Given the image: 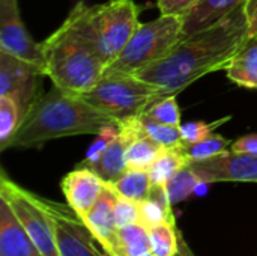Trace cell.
Instances as JSON below:
<instances>
[{
  "instance_id": "1",
  "label": "cell",
  "mask_w": 257,
  "mask_h": 256,
  "mask_svg": "<svg viewBox=\"0 0 257 256\" xmlns=\"http://www.w3.org/2000/svg\"><path fill=\"white\" fill-rule=\"evenodd\" d=\"M248 39L250 23L241 5L217 24L182 38L166 57L136 77L176 95L199 78L226 69Z\"/></svg>"
},
{
  "instance_id": "2",
  "label": "cell",
  "mask_w": 257,
  "mask_h": 256,
  "mask_svg": "<svg viewBox=\"0 0 257 256\" xmlns=\"http://www.w3.org/2000/svg\"><path fill=\"white\" fill-rule=\"evenodd\" d=\"M108 125L119 122L80 95L53 86L29 109L8 148H32L71 136H96Z\"/></svg>"
},
{
  "instance_id": "3",
  "label": "cell",
  "mask_w": 257,
  "mask_h": 256,
  "mask_svg": "<svg viewBox=\"0 0 257 256\" xmlns=\"http://www.w3.org/2000/svg\"><path fill=\"white\" fill-rule=\"evenodd\" d=\"M142 6L134 0H108L98 5L78 2L65 23L108 66L140 26Z\"/></svg>"
},
{
  "instance_id": "4",
  "label": "cell",
  "mask_w": 257,
  "mask_h": 256,
  "mask_svg": "<svg viewBox=\"0 0 257 256\" xmlns=\"http://www.w3.org/2000/svg\"><path fill=\"white\" fill-rule=\"evenodd\" d=\"M41 45L45 75L66 92L84 94L105 72L107 65L65 21Z\"/></svg>"
},
{
  "instance_id": "5",
  "label": "cell",
  "mask_w": 257,
  "mask_h": 256,
  "mask_svg": "<svg viewBox=\"0 0 257 256\" xmlns=\"http://www.w3.org/2000/svg\"><path fill=\"white\" fill-rule=\"evenodd\" d=\"M166 91L157 88L131 74L104 72L99 81L80 97L114 118L117 122L143 115L157 101L169 97Z\"/></svg>"
},
{
  "instance_id": "6",
  "label": "cell",
  "mask_w": 257,
  "mask_h": 256,
  "mask_svg": "<svg viewBox=\"0 0 257 256\" xmlns=\"http://www.w3.org/2000/svg\"><path fill=\"white\" fill-rule=\"evenodd\" d=\"M182 38L181 17L160 15L157 20L140 23L120 54L105 68V72L136 75L166 57Z\"/></svg>"
},
{
  "instance_id": "7",
  "label": "cell",
  "mask_w": 257,
  "mask_h": 256,
  "mask_svg": "<svg viewBox=\"0 0 257 256\" xmlns=\"http://www.w3.org/2000/svg\"><path fill=\"white\" fill-rule=\"evenodd\" d=\"M0 198L9 204L42 256H60L53 220L42 198L20 187L5 174L0 178Z\"/></svg>"
},
{
  "instance_id": "8",
  "label": "cell",
  "mask_w": 257,
  "mask_h": 256,
  "mask_svg": "<svg viewBox=\"0 0 257 256\" xmlns=\"http://www.w3.org/2000/svg\"><path fill=\"white\" fill-rule=\"evenodd\" d=\"M44 204L53 220L59 255L104 256L101 243L72 207L48 199Z\"/></svg>"
},
{
  "instance_id": "9",
  "label": "cell",
  "mask_w": 257,
  "mask_h": 256,
  "mask_svg": "<svg viewBox=\"0 0 257 256\" xmlns=\"http://www.w3.org/2000/svg\"><path fill=\"white\" fill-rule=\"evenodd\" d=\"M44 77H47L45 71L39 65L0 51V97L14 100L23 113V119L42 95L41 84Z\"/></svg>"
},
{
  "instance_id": "10",
  "label": "cell",
  "mask_w": 257,
  "mask_h": 256,
  "mask_svg": "<svg viewBox=\"0 0 257 256\" xmlns=\"http://www.w3.org/2000/svg\"><path fill=\"white\" fill-rule=\"evenodd\" d=\"M188 167L202 183H257V155L230 148L206 160L191 161Z\"/></svg>"
},
{
  "instance_id": "11",
  "label": "cell",
  "mask_w": 257,
  "mask_h": 256,
  "mask_svg": "<svg viewBox=\"0 0 257 256\" xmlns=\"http://www.w3.org/2000/svg\"><path fill=\"white\" fill-rule=\"evenodd\" d=\"M0 51L44 69L42 45L27 32L18 11V0H0Z\"/></svg>"
},
{
  "instance_id": "12",
  "label": "cell",
  "mask_w": 257,
  "mask_h": 256,
  "mask_svg": "<svg viewBox=\"0 0 257 256\" xmlns=\"http://www.w3.org/2000/svg\"><path fill=\"white\" fill-rule=\"evenodd\" d=\"M104 184L105 183L95 172L87 167L77 166L75 170L69 172L62 180V190L68 205L84 219L96 204Z\"/></svg>"
},
{
  "instance_id": "13",
  "label": "cell",
  "mask_w": 257,
  "mask_h": 256,
  "mask_svg": "<svg viewBox=\"0 0 257 256\" xmlns=\"http://www.w3.org/2000/svg\"><path fill=\"white\" fill-rule=\"evenodd\" d=\"M114 202H116V192L110 184L105 183L96 204L89 211V214L83 219L86 225L90 228V231L95 234L101 246L111 253H116L117 250V229H119L116 225Z\"/></svg>"
},
{
  "instance_id": "14",
  "label": "cell",
  "mask_w": 257,
  "mask_h": 256,
  "mask_svg": "<svg viewBox=\"0 0 257 256\" xmlns=\"http://www.w3.org/2000/svg\"><path fill=\"white\" fill-rule=\"evenodd\" d=\"M0 256H42L9 204L0 198Z\"/></svg>"
},
{
  "instance_id": "15",
  "label": "cell",
  "mask_w": 257,
  "mask_h": 256,
  "mask_svg": "<svg viewBox=\"0 0 257 256\" xmlns=\"http://www.w3.org/2000/svg\"><path fill=\"white\" fill-rule=\"evenodd\" d=\"M245 2L247 0H199L181 17L184 38L217 24L241 5H245Z\"/></svg>"
},
{
  "instance_id": "16",
  "label": "cell",
  "mask_w": 257,
  "mask_h": 256,
  "mask_svg": "<svg viewBox=\"0 0 257 256\" xmlns=\"http://www.w3.org/2000/svg\"><path fill=\"white\" fill-rule=\"evenodd\" d=\"M126 146L128 140H125L120 134L119 137L111 142L104 152L93 161H81L80 167H87L92 172H95L104 183L113 184L116 183L126 170Z\"/></svg>"
},
{
  "instance_id": "17",
  "label": "cell",
  "mask_w": 257,
  "mask_h": 256,
  "mask_svg": "<svg viewBox=\"0 0 257 256\" xmlns=\"http://www.w3.org/2000/svg\"><path fill=\"white\" fill-rule=\"evenodd\" d=\"M226 75L242 88L257 89V36L250 38L230 60Z\"/></svg>"
},
{
  "instance_id": "18",
  "label": "cell",
  "mask_w": 257,
  "mask_h": 256,
  "mask_svg": "<svg viewBox=\"0 0 257 256\" xmlns=\"http://www.w3.org/2000/svg\"><path fill=\"white\" fill-rule=\"evenodd\" d=\"M185 166H188V160L181 151V145L173 148H164L148 170L152 186L166 187L167 183Z\"/></svg>"
},
{
  "instance_id": "19",
  "label": "cell",
  "mask_w": 257,
  "mask_h": 256,
  "mask_svg": "<svg viewBox=\"0 0 257 256\" xmlns=\"http://www.w3.org/2000/svg\"><path fill=\"white\" fill-rule=\"evenodd\" d=\"M111 253V252H110ZM116 256H154L149 229L143 225H131L117 229Z\"/></svg>"
},
{
  "instance_id": "20",
  "label": "cell",
  "mask_w": 257,
  "mask_h": 256,
  "mask_svg": "<svg viewBox=\"0 0 257 256\" xmlns=\"http://www.w3.org/2000/svg\"><path fill=\"white\" fill-rule=\"evenodd\" d=\"M163 149L164 146L155 142L148 134H143L131 140L126 146V154H125L128 169L149 170Z\"/></svg>"
},
{
  "instance_id": "21",
  "label": "cell",
  "mask_w": 257,
  "mask_h": 256,
  "mask_svg": "<svg viewBox=\"0 0 257 256\" xmlns=\"http://www.w3.org/2000/svg\"><path fill=\"white\" fill-rule=\"evenodd\" d=\"M116 193L136 202H142L151 196L152 181L148 170L128 169L116 183L110 184Z\"/></svg>"
},
{
  "instance_id": "22",
  "label": "cell",
  "mask_w": 257,
  "mask_h": 256,
  "mask_svg": "<svg viewBox=\"0 0 257 256\" xmlns=\"http://www.w3.org/2000/svg\"><path fill=\"white\" fill-rule=\"evenodd\" d=\"M154 256H176L179 252V231L176 222H164L149 229Z\"/></svg>"
},
{
  "instance_id": "23",
  "label": "cell",
  "mask_w": 257,
  "mask_h": 256,
  "mask_svg": "<svg viewBox=\"0 0 257 256\" xmlns=\"http://www.w3.org/2000/svg\"><path fill=\"white\" fill-rule=\"evenodd\" d=\"M230 145H232L230 140L214 133L209 137L196 143H190V145L181 143V151L187 157L188 163H191V161H200V160H206L214 155H218L220 152L229 149Z\"/></svg>"
},
{
  "instance_id": "24",
  "label": "cell",
  "mask_w": 257,
  "mask_h": 256,
  "mask_svg": "<svg viewBox=\"0 0 257 256\" xmlns=\"http://www.w3.org/2000/svg\"><path fill=\"white\" fill-rule=\"evenodd\" d=\"M23 121V113L18 104L8 98L0 97V148L6 149L11 139L20 128Z\"/></svg>"
},
{
  "instance_id": "25",
  "label": "cell",
  "mask_w": 257,
  "mask_h": 256,
  "mask_svg": "<svg viewBox=\"0 0 257 256\" xmlns=\"http://www.w3.org/2000/svg\"><path fill=\"white\" fill-rule=\"evenodd\" d=\"M139 119L142 122L145 133L149 137H152L155 142L163 145L164 148H173V146H179L182 143L181 127H172V125L161 124V122L149 118L146 113L140 115Z\"/></svg>"
},
{
  "instance_id": "26",
  "label": "cell",
  "mask_w": 257,
  "mask_h": 256,
  "mask_svg": "<svg viewBox=\"0 0 257 256\" xmlns=\"http://www.w3.org/2000/svg\"><path fill=\"white\" fill-rule=\"evenodd\" d=\"M202 184H205V183H202L200 178L194 174V170H191L188 166L181 169L166 186V190H167L172 205L187 199Z\"/></svg>"
},
{
  "instance_id": "27",
  "label": "cell",
  "mask_w": 257,
  "mask_h": 256,
  "mask_svg": "<svg viewBox=\"0 0 257 256\" xmlns=\"http://www.w3.org/2000/svg\"><path fill=\"white\" fill-rule=\"evenodd\" d=\"M149 118L172 127H181V109L176 101V95H169L157 101L149 110L145 112Z\"/></svg>"
},
{
  "instance_id": "28",
  "label": "cell",
  "mask_w": 257,
  "mask_h": 256,
  "mask_svg": "<svg viewBox=\"0 0 257 256\" xmlns=\"http://www.w3.org/2000/svg\"><path fill=\"white\" fill-rule=\"evenodd\" d=\"M230 121V116L221 118L218 121L214 122H202V121H194V122H185L181 125V134H182V143H196L200 142L206 137H209L211 134H214V131L223 125L224 122Z\"/></svg>"
},
{
  "instance_id": "29",
  "label": "cell",
  "mask_w": 257,
  "mask_h": 256,
  "mask_svg": "<svg viewBox=\"0 0 257 256\" xmlns=\"http://www.w3.org/2000/svg\"><path fill=\"white\" fill-rule=\"evenodd\" d=\"M114 216H116L117 228L137 225V223H140V205H139V202L131 201V199L123 198L119 193H116Z\"/></svg>"
},
{
  "instance_id": "30",
  "label": "cell",
  "mask_w": 257,
  "mask_h": 256,
  "mask_svg": "<svg viewBox=\"0 0 257 256\" xmlns=\"http://www.w3.org/2000/svg\"><path fill=\"white\" fill-rule=\"evenodd\" d=\"M119 137V125H108V127H104L95 137V140L92 142L90 148L87 149L86 152V157L83 161H93L96 160L102 152L104 149L111 143L114 142L116 139Z\"/></svg>"
},
{
  "instance_id": "31",
  "label": "cell",
  "mask_w": 257,
  "mask_h": 256,
  "mask_svg": "<svg viewBox=\"0 0 257 256\" xmlns=\"http://www.w3.org/2000/svg\"><path fill=\"white\" fill-rule=\"evenodd\" d=\"M199 0H157V6L161 15L182 17L188 12Z\"/></svg>"
},
{
  "instance_id": "32",
  "label": "cell",
  "mask_w": 257,
  "mask_h": 256,
  "mask_svg": "<svg viewBox=\"0 0 257 256\" xmlns=\"http://www.w3.org/2000/svg\"><path fill=\"white\" fill-rule=\"evenodd\" d=\"M230 149L236 151V152H245V154L257 155V133L239 137L238 140L232 142Z\"/></svg>"
},
{
  "instance_id": "33",
  "label": "cell",
  "mask_w": 257,
  "mask_h": 256,
  "mask_svg": "<svg viewBox=\"0 0 257 256\" xmlns=\"http://www.w3.org/2000/svg\"><path fill=\"white\" fill-rule=\"evenodd\" d=\"M245 12L248 17L250 27H253L257 23V0H247L245 2Z\"/></svg>"
},
{
  "instance_id": "34",
  "label": "cell",
  "mask_w": 257,
  "mask_h": 256,
  "mask_svg": "<svg viewBox=\"0 0 257 256\" xmlns=\"http://www.w3.org/2000/svg\"><path fill=\"white\" fill-rule=\"evenodd\" d=\"M176 256H194L191 253V250H190V247L187 246V243L184 241V238H182V234L179 232V252H178V255Z\"/></svg>"
},
{
  "instance_id": "35",
  "label": "cell",
  "mask_w": 257,
  "mask_h": 256,
  "mask_svg": "<svg viewBox=\"0 0 257 256\" xmlns=\"http://www.w3.org/2000/svg\"><path fill=\"white\" fill-rule=\"evenodd\" d=\"M254 36H257V23L253 27H250V38H254Z\"/></svg>"
},
{
  "instance_id": "36",
  "label": "cell",
  "mask_w": 257,
  "mask_h": 256,
  "mask_svg": "<svg viewBox=\"0 0 257 256\" xmlns=\"http://www.w3.org/2000/svg\"><path fill=\"white\" fill-rule=\"evenodd\" d=\"M102 247V246H101ZM102 253H104V256H116V255H113V253H110L108 250H105L104 247H102Z\"/></svg>"
}]
</instances>
